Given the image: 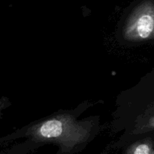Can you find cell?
Instances as JSON below:
<instances>
[{
	"label": "cell",
	"mask_w": 154,
	"mask_h": 154,
	"mask_svg": "<svg viewBox=\"0 0 154 154\" xmlns=\"http://www.w3.org/2000/svg\"><path fill=\"white\" fill-rule=\"evenodd\" d=\"M99 154H110V148L108 147V148H106L105 150H104L103 151L101 152Z\"/></svg>",
	"instance_id": "cell-4"
},
{
	"label": "cell",
	"mask_w": 154,
	"mask_h": 154,
	"mask_svg": "<svg viewBox=\"0 0 154 154\" xmlns=\"http://www.w3.org/2000/svg\"><path fill=\"white\" fill-rule=\"evenodd\" d=\"M123 154H154V143L150 138L134 139L126 144Z\"/></svg>",
	"instance_id": "cell-3"
},
{
	"label": "cell",
	"mask_w": 154,
	"mask_h": 154,
	"mask_svg": "<svg viewBox=\"0 0 154 154\" xmlns=\"http://www.w3.org/2000/svg\"><path fill=\"white\" fill-rule=\"evenodd\" d=\"M94 123L78 121L69 113L55 114L29 126L24 137L35 150L46 144H54L55 154H75L81 152L94 137Z\"/></svg>",
	"instance_id": "cell-1"
},
{
	"label": "cell",
	"mask_w": 154,
	"mask_h": 154,
	"mask_svg": "<svg viewBox=\"0 0 154 154\" xmlns=\"http://www.w3.org/2000/svg\"><path fill=\"white\" fill-rule=\"evenodd\" d=\"M125 39L141 42L154 38V4L146 1L135 8L123 29Z\"/></svg>",
	"instance_id": "cell-2"
},
{
	"label": "cell",
	"mask_w": 154,
	"mask_h": 154,
	"mask_svg": "<svg viewBox=\"0 0 154 154\" xmlns=\"http://www.w3.org/2000/svg\"><path fill=\"white\" fill-rule=\"evenodd\" d=\"M2 107H3V104L2 103V102H0V111H1V110H2Z\"/></svg>",
	"instance_id": "cell-5"
}]
</instances>
